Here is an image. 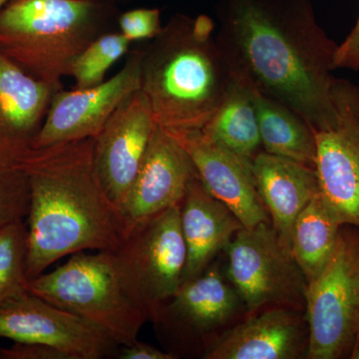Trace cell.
Wrapping results in <instances>:
<instances>
[{
  "instance_id": "obj_16",
  "label": "cell",
  "mask_w": 359,
  "mask_h": 359,
  "mask_svg": "<svg viewBox=\"0 0 359 359\" xmlns=\"http://www.w3.org/2000/svg\"><path fill=\"white\" fill-rule=\"evenodd\" d=\"M309 327L304 311L269 308L248 314L214 340L205 359L306 358Z\"/></svg>"
},
{
  "instance_id": "obj_17",
  "label": "cell",
  "mask_w": 359,
  "mask_h": 359,
  "mask_svg": "<svg viewBox=\"0 0 359 359\" xmlns=\"http://www.w3.org/2000/svg\"><path fill=\"white\" fill-rule=\"evenodd\" d=\"M57 91L0 53V164L15 166L32 148Z\"/></svg>"
},
{
  "instance_id": "obj_27",
  "label": "cell",
  "mask_w": 359,
  "mask_h": 359,
  "mask_svg": "<svg viewBox=\"0 0 359 359\" xmlns=\"http://www.w3.org/2000/svg\"><path fill=\"white\" fill-rule=\"evenodd\" d=\"M0 359H68L62 351L36 342L13 341V346L0 348Z\"/></svg>"
},
{
  "instance_id": "obj_11",
  "label": "cell",
  "mask_w": 359,
  "mask_h": 359,
  "mask_svg": "<svg viewBox=\"0 0 359 359\" xmlns=\"http://www.w3.org/2000/svg\"><path fill=\"white\" fill-rule=\"evenodd\" d=\"M0 337L55 347L68 359L113 358L120 347L100 328L29 292L0 306Z\"/></svg>"
},
{
  "instance_id": "obj_15",
  "label": "cell",
  "mask_w": 359,
  "mask_h": 359,
  "mask_svg": "<svg viewBox=\"0 0 359 359\" xmlns=\"http://www.w3.org/2000/svg\"><path fill=\"white\" fill-rule=\"evenodd\" d=\"M169 132L185 149L205 188L228 205L245 228L271 222L257 193L252 161L231 152L202 130Z\"/></svg>"
},
{
  "instance_id": "obj_12",
  "label": "cell",
  "mask_w": 359,
  "mask_h": 359,
  "mask_svg": "<svg viewBox=\"0 0 359 359\" xmlns=\"http://www.w3.org/2000/svg\"><path fill=\"white\" fill-rule=\"evenodd\" d=\"M142 50L109 80L87 89L58 90L32 148L95 139L130 95L141 89Z\"/></svg>"
},
{
  "instance_id": "obj_18",
  "label": "cell",
  "mask_w": 359,
  "mask_h": 359,
  "mask_svg": "<svg viewBox=\"0 0 359 359\" xmlns=\"http://www.w3.org/2000/svg\"><path fill=\"white\" fill-rule=\"evenodd\" d=\"M252 173L271 226L280 244L292 255L295 219L320 193L316 170L262 151L252 160Z\"/></svg>"
},
{
  "instance_id": "obj_3",
  "label": "cell",
  "mask_w": 359,
  "mask_h": 359,
  "mask_svg": "<svg viewBox=\"0 0 359 359\" xmlns=\"http://www.w3.org/2000/svg\"><path fill=\"white\" fill-rule=\"evenodd\" d=\"M209 16L178 14L142 50L141 91L156 124L202 130L218 109L233 72Z\"/></svg>"
},
{
  "instance_id": "obj_32",
  "label": "cell",
  "mask_w": 359,
  "mask_h": 359,
  "mask_svg": "<svg viewBox=\"0 0 359 359\" xmlns=\"http://www.w3.org/2000/svg\"><path fill=\"white\" fill-rule=\"evenodd\" d=\"M107 1H111V0H107Z\"/></svg>"
},
{
  "instance_id": "obj_6",
  "label": "cell",
  "mask_w": 359,
  "mask_h": 359,
  "mask_svg": "<svg viewBox=\"0 0 359 359\" xmlns=\"http://www.w3.org/2000/svg\"><path fill=\"white\" fill-rule=\"evenodd\" d=\"M309 359L351 358L359 321V230L344 226L334 255L308 283Z\"/></svg>"
},
{
  "instance_id": "obj_5",
  "label": "cell",
  "mask_w": 359,
  "mask_h": 359,
  "mask_svg": "<svg viewBox=\"0 0 359 359\" xmlns=\"http://www.w3.org/2000/svg\"><path fill=\"white\" fill-rule=\"evenodd\" d=\"M27 290L76 314L119 346L138 340L148 313L129 290L112 252H80L57 269L28 282Z\"/></svg>"
},
{
  "instance_id": "obj_31",
  "label": "cell",
  "mask_w": 359,
  "mask_h": 359,
  "mask_svg": "<svg viewBox=\"0 0 359 359\" xmlns=\"http://www.w3.org/2000/svg\"><path fill=\"white\" fill-rule=\"evenodd\" d=\"M9 1H11V0H0V11H1V9L4 8Z\"/></svg>"
},
{
  "instance_id": "obj_9",
  "label": "cell",
  "mask_w": 359,
  "mask_h": 359,
  "mask_svg": "<svg viewBox=\"0 0 359 359\" xmlns=\"http://www.w3.org/2000/svg\"><path fill=\"white\" fill-rule=\"evenodd\" d=\"M224 252L226 275L247 314L276 306L304 311L308 283L271 222L243 228Z\"/></svg>"
},
{
  "instance_id": "obj_25",
  "label": "cell",
  "mask_w": 359,
  "mask_h": 359,
  "mask_svg": "<svg viewBox=\"0 0 359 359\" xmlns=\"http://www.w3.org/2000/svg\"><path fill=\"white\" fill-rule=\"evenodd\" d=\"M29 209V184L20 168L0 164V229L25 221Z\"/></svg>"
},
{
  "instance_id": "obj_26",
  "label": "cell",
  "mask_w": 359,
  "mask_h": 359,
  "mask_svg": "<svg viewBox=\"0 0 359 359\" xmlns=\"http://www.w3.org/2000/svg\"><path fill=\"white\" fill-rule=\"evenodd\" d=\"M120 32L130 41L153 39L162 29L158 8H138L126 11L118 18Z\"/></svg>"
},
{
  "instance_id": "obj_20",
  "label": "cell",
  "mask_w": 359,
  "mask_h": 359,
  "mask_svg": "<svg viewBox=\"0 0 359 359\" xmlns=\"http://www.w3.org/2000/svg\"><path fill=\"white\" fill-rule=\"evenodd\" d=\"M202 131L231 152L254 160L263 151L256 90L233 73L218 109Z\"/></svg>"
},
{
  "instance_id": "obj_13",
  "label": "cell",
  "mask_w": 359,
  "mask_h": 359,
  "mask_svg": "<svg viewBox=\"0 0 359 359\" xmlns=\"http://www.w3.org/2000/svg\"><path fill=\"white\" fill-rule=\"evenodd\" d=\"M156 126L147 99L138 90L120 105L94 139L97 175L117 210L128 195Z\"/></svg>"
},
{
  "instance_id": "obj_28",
  "label": "cell",
  "mask_w": 359,
  "mask_h": 359,
  "mask_svg": "<svg viewBox=\"0 0 359 359\" xmlns=\"http://www.w3.org/2000/svg\"><path fill=\"white\" fill-rule=\"evenodd\" d=\"M337 69L359 70V9L351 32L337 47L335 54Z\"/></svg>"
},
{
  "instance_id": "obj_14",
  "label": "cell",
  "mask_w": 359,
  "mask_h": 359,
  "mask_svg": "<svg viewBox=\"0 0 359 359\" xmlns=\"http://www.w3.org/2000/svg\"><path fill=\"white\" fill-rule=\"evenodd\" d=\"M196 173L185 149L157 125L128 195L118 209L124 235L136 224L181 204Z\"/></svg>"
},
{
  "instance_id": "obj_10",
  "label": "cell",
  "mask_w": 359,
  "mask_h": 359,
  "mask_svg": "<svg viewBox=\"0 0 359 359\" xmlns=\"http://www.w3.org/2000/svg\"><path fill=\"white\" fill-rule=\"evenodd\" d=\"M337 123L316 131L320 194L344 226L359 230V87L335 78Z\"/></svg>"
},
{
  "instance_id": "obj_2",
  "label": "cell",
  "mask_w": 359,
  "mask_h": 359,
  "mask_svg": "<svg viewBox=\"0 0 359 359\" xmlns=\"http://www.w3.org/2000/svg\"><path fill=\"white\" fill-rule=\"evenodd\" d=\"M14 167L29 184L28 280L66 256L117 249L124 229L99 181L94 139L30 148Z\"/></svg>"
},
{
  "instance_id": "obj_24",
  "label": "cell",
  "mask_w": 359,
  "mask_h": 359,
  "mask_svg": "<svg viewBox=\"0 0 359 359\" xmlns=\"http://www.w3.org/2000/svg\"><path fill=\"white\" fill-rule=\"evenodd\" d=\"M132 42L121 32H105L97 37L73 62L70 76L75 89H87L105 81L111 66L128 52Z\"/></svg>"
},
{
  "instance_id": "obj_29",
  "label": "cell",
  "mask_w": 359,
  "mask_h": 359,
  "mask_svg": "<svg viewBox=\"0 0 359 359\" xmlns=\"http://www.w3.org/2000/svg\"><path fill=\"white\" fill-rule=\"evenodd\" d=\"M117 358L119 359H176L173 354L162 351L157 347L136 341L130 346H120L118 349Z\"/></svg>"
},
{
  "instance_id": "obj_23",
  "label": "cell",
  "mask_w": 359,
  "mask_h": 359,
  "mask_svg": "<svg viewBox=\"0 0 359 359\" xmlns=\"http://www.w3.org/2000/svg\"><path fill=\"white\" fill-rule=\"evenodd\" d=\"M27 224L14 222L0 229V306L28 292Z\"/></svg>"
},
{
  "instance_id": "obj_7",
  "label": "cell",
  "mask_w": 359,
  "mask_h": 359,
  "mask_svg": "<svg viewBox=\"0 0 359 359\" xmlns=\"http://www.w3.org/2000/svg\"><path fill=\"white\" fill-rule=\"evenodd\" d=\"M244 311L247 313L226 271L214 261L199 275L184 280L150 321L168 353L176 358H202Z\"/></svg>"
},
{
  "instance_id": "obj_4",
  "label": "cell",
  "mask_w": 359,
  "mask_h": 359,
  "mask_svg": "<svg viewBox=\"0 0 359 359\" xmlns=\"http://www.w3.org/2000/svg\"><path fill=\"white\" fill-rule=\"evenodd\" d=\"M107 0H11L0 11V53L35 79L63 89L77 56L105 33Z\"/></svg>"
},
{
  "instance_id": "obj_19",
  "label": "cell",
  "mask_w": 359,
  "mask_h": 359,
  "mask_svg": "<svg viewBox=\"0 0 359 359\" xmlns=\"http://www.w3.org/2000/svg\"><path fill=\"white\" fill-rule=\"evenodd\" d=\"M180 214L187 248L184 282L202 273L245 226L228 205L205 188L197 173L189 184Z\"/></svg>"
},
{
  "instance_id": "obj_21",
  "label": "cell",
  "mask_w": 359,
  "mask_h": 359,
  "mask_svg": "<svg viewBox=\"0 0 359 359\" xmlns=\"http://www.w3.org/2000/svg\"><path fill=\"white\" fill-rule=\"evenodd\" d=\"M257 119L264 152L314 168L316 131L301 115L256 90Z\"/></svg>"
},
{
  "instance_id": "obj_30",
  "label": "cell",
  "mask_w": 359,
  "mask_h": 359,
  "mask_svg": "<svg viewBox=\"0 0 359 359\" xmlns=\"http://www.w3.org/2000/svg\"><path fill=\"white\" fill-rule=\"evenodd\" d=\"M351 359H359V321H358V332H356L355 341H354L353 353H351Z\"/></svg>"
},
{
  "instance_id": "obj_22",
  "label": "cell",
  "mask_w": 359,
  "mask_h": 359,
  "mask_svg": "<svg viewBox=\"0 0 359 359\" xmlns=\"http://www.w3.org/2000/svg\"><path fill=\"white\" fill-rule=\"evenodd\" d=\"M342 226L320 193L297 216L290 252L306 283L313 280L332 259Z\"/></svg>"
},
{
  "instance_id": "obj_1",
  "label": "cell",
  "mask_w": 359,
  "mask_h": 359,
  "mask_svg": "<svg viewBox=\"0 0 359 359\" xmlns=\"http://www.w3.org/2000/svg\"><path fill=\"white\" fill-rule=\"evenodd\" d=\"M217 41L231 72L302 116L314 131L337 123L339 44L311 0H219Z\"/></svg>"
},
{
  "instance_id": "obj_8",
  "label": "cell",
  "mask_w": 359,
  "mask_h": 359,
  "mask_svg": "<svg viewBox=\"0 0 359 359\" xmlns=\"http://www.w3.org/2000/svg\"><path fill=\"white\" fill-rule=\"evenodd\" d=\"M180 212L181 204L136 224L112 252L149 321L183 283L187 248Z\"/></svg>"
}]
</instances>
